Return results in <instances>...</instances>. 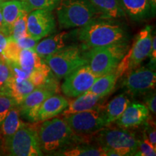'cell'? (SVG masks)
Segmentation results:
<instances>
[{
  "label": "cell",
  "instance_id": "obj_1",
  "mask_svg": "<svg viewBox=\"0 0 156 156\" xmlns=\"http://www.w3.org/2000/svg\"><path fill=\"white\" fill-rule=\"evenodd\" d=\"M77 38L83 50L127 42L124 25L112 19L98 17L77 30Z\"/></svg>",
  "mask_w": 156,
  "mask_h": 156
},
{
  "label": "cell",
  "instance_id": "obj_2",
  "mask_svg": "<svg viewBox=\"0 0 156 156\" xmlns=\"http://www.w3.org/2000/svg\"><path fill=\"white\" fill-rule=\"evenodd\" d=\"M41 122L37 127V132L43 153L54 155L75 144L87 142L83 136L73 132L64 118L55 116Z\"/></svg>",
  "mask_w": 156,
  "mask_h": 156
},
{
  "label": "cell",
  "instance_id": "obj_3",
  "mask_svg": "<svg viewBox=\"0 0 156 156\" xmlns=\"http://www.w3.org/2000/svg\"><path fill=\"white\" fill-rule=\"evenodd\" d=\"M130 48L126 43L83 50L87 65L98 77L114 73Z\"/></svg>",
  "mask_w": 156,
  "mask_h": 156
},
{
  "label": "cell",
  "instance_id": "obj_4",
  "mask_svg": "<svg viewBox=\"0 0 156 156\" xmlns=\"http://www.w3.org/2000/svg\"><path fill=\"white\" fill-rule=\"evenodd\" d=\"M56 15L60 28H81L101 15L90 0H59Z\"/></svg>",
  "mask_w": 156,
  "mask_h": 156
},
{
  "label": "cell",
  "instance_id": "obj_5",
  "mask_svg": "<svg viewBox=\"0 0 156 156\" xmlns=\"http://www.w3.org/2000/svg\"><path fill=\"white\" fill-rule=\"evenodd\" d=\"M6 153L12 156H41L37 127L25 124L12 136L3 141Z\"/></svg>",
  "mask_w": 156,
  "mask_h": 156
},
{
  "label": "cell",
  "instance_id": "obj_6",
  "mask_svg": "<svg viewBox=\"0 0 156 156\" xmlns=\"http://www.w3.org/2000/svg\"><path fill=\"white\" fill-rule=\"evenodd\" d=\"M43 59L59 80L63 79L80 66L87 64L83 49L77 45L65 46L57 52Z\"/></svg>",
  "mask_w": 156,
  "mask_h": 156
},
{
  "label": "cell",
  "instance_id": "obj_7",
  "mask_svg": "<svg viewBox=\"0 0 156 156\" xmlns=\"http://www.w3.org/2000/svg\"><path fill=\"white\" fill-rule=\"evenodd\" d=\"M74 132L80 136L94 135L107 126L104 107L102 105L85 111L64 116Z\"/></svg>",
  "mask_w": 156,
  "mask_h": 156
},
{
  "label": "cell",
  "instance_id": "obj_8",
  "mask_svg": "<svg viewBox=\"0 0 156 156\" xmlns=\"http://www.w3.org/2000/svg\"><path fill=\"white\" fill-rule=\"evenodd\" d=\"M94 135L97 145L106 151L117 148H130L136 151L140 139L134 132L122 127H108L106 126Z\"/></svg>",
  "mask_w": 156,
  "mask_h": 156
},
{
  "label": "cell",
  "instance_id": "obj_9",
  "mask_svg": "<svg viewBox=\"0 0 156 156\" xmlns=\"http://www.w3.org/2000/svg\"><path fill=\"white\" fill-rule=\"evenodd\" d=\"M97 78L87 64H85L64 77L61 90L67 97L76 98L88 90Z\"/></svg>",
  "mask_w": 156,
  "mask_h": 156
},
{
  "label": "cell",
  "instance_id": "obj_10",
  "mask_svg": "<svg viewBox=\"0 0 156 156\" xmlns=\"http://www.w3.org/2000/svg\"><path fill=\"white\" fill-rule=\"evenodd\" d=\"M122 86L132 95L145 94L155 89L156 73L147 67H136L128 72Z\"/></svg>",
  "mask_w": 156,
  "mask_h": 156
},
{
  "label": "cell",
  "instance_id": "obj_11",
  "mask_svg": "<svg viewBox=\"0 0 156 156\" xmlns=\"http://www.w3.org/2000/svg\"><path fill=\"white\" fill-rule=\"evenodd\" d=\"M56 30V20L52 11L35 9L27 17V32L33 38L39 41L49 36Z\"/></svg>",
  "mask_w": 156,
  "mask_h": 156
},
{
  "label": "cell",
  "instance_id": "obj_12",
  "mask_svg": "<svg viewBox=\"0 0 156 156\" xmlns=\"http://www.w3.org/2000/svg\"><path fill=\"white\" fill-rule=\"evenodd\" d=\"M152 28L147 25L136 35L134 44L129 49V69H135L149 56L152 46Z\"/></svg>",
  "mask_w": 156,
  "mask_h": 156
},
{
  "label": "cell",
  "instance_id": "obj_13",
  "mask_svg": "<svg viewBox=\"0 0 156 156\" xmlns=\"http://www.w3.org/2000/svg\"><path fill=\"white\" fill-rule=\"evenodd\" d=\"M54 94L55 93L46 87H36L18 106L20 116L31 123L38 122V111L42 103L48 97Z\"/></svg>",
  "mask_w": 156,
  "mask_h": 156
},
{
  "label": "cell",
  "instance_id": "obj_14",
  "mask_svg": "<svg viewBox=\"0 0 156 156\" xmlns=\"http://www.w3.org/2000/svg\"><path fill=\"white\" fill-rule=\"evenodd\" d=\"M150 116V111L145 104L130 103L116 124L119 127L132 129L145 124Z\"/></svg>",
  "mask_w": 156,
  "mask_h": 156
},
{
  "label": "cell",
  "instance_id": "obj_15",
  "mask_svg": "<svg viewBox=\"0 0 156 156\" xmlns=\"http://www.w3.org/2000/svg\"><path fill=\"white\" fill-rule=\"evenodd\" d=\"M69 101L63 95L54 94L44 101L38 111V121L44 122L45 120L54 118L67 108Z\"/></svg>",
  "mask_w": 156,
  "mask_h": 156
},
{
  "label": "cell",
  "instance_id": "obj_16",
  "mask_svg": "<svg viewBox=\"0 0 156 156\" xmlns=\"http://www.w3.org/2000/svg\"><path fill=\"white\" fill-rule=\"evenodd\" d=\"M103 98H101L87 90L76 97V99L74 101L69 102L67 108L62 113V116H67L70 114H77L94 108L102 105L101 103L103 101Z\"/></svg>",
  "mask_w": 156,
  "mask_h": 156
},
{
  "label": "cell",
  "instance_id": "obj_17",
  "mask_svg": "<svg viewBox=\"0 0 156 156\" xmlns=\"http://www.w3.org/2000/svg\"><path fill=\"white\" fill-rule=\"evenodd\" d=\"M67 36L68 34L66 31L52 35L38 43L35 48V51L42 59L52 55L66 46L64 41Z\"/></svg>",
  "mask_w": 156,
  "mask_h": 156
},
{
  "label": "cell",
  "instance_id": "obj_18",
  "mask_svg": "<svg viewBox=\"0 0 156 156\" xmlns=\"http://www.w3.org/2000/svg\"><path fill=\"white\" fill-rule=\"evenodd\" d=\"M119 2L124 12L133 20H142L152 13L149 0H119Z\"/></svg>",
  "mask_w": 156,
  "mask_h": 156
},
{
  "label": "cell",
  "instance_id": "obj_19",
  "mask_svg": "<svg viewBox=\"0 0 156 156\" xmlns=\"http://www.w3.org/2000/svg\"><path fill=\"white\" fill-rule=\"evenodd\" d=\"M0 11L5 28L10 36L13 23L25 11L22 2L21 0H2L0 1Z\"/></svg>",
  "mask_w": 156,
  "mask_h": 156
},
{
  "label": "cell",
  "instance_id": "obj_20",
  "mask_svg": "<svg viewBox=\"0 0 156 156\" xmlns=\"http://www.w3.org/2000/svg\"><path fill=\"white\" fill-rule=\"evenodd\" d=\"M36 87L28 79L19 80L12 75L7 83L5 90L2 93L9 94L14 99L17 106H19L25 98Z\"/></svg>",
  "mask_w": 156,
  "mask_h": 156
},
{
  "label": "cell",
  "instance_id": "obj_21",
  "mask_svg": "<svg viewBox=\"0 0 156 156\" xmlns=\"http://www.w3.org/2000/svg\"><path fill=\"white\" fill-rule=\"evenodd\" d=\"M25 124L20 119L18 106H14L11 108L0 125V137H2L3 141L8 139Z\"/></svg>",
  "mask_w": 156,
  "mask_h": 156
},
{
  "label": "cell",
  "instance_id": "obj_22",
  "mask_svg": "<svg viewBox=\"0 0 156 156\" xmlns=\"http://www.w3.org/2000/svg\"><path fill=\"white\" fill-rule=\"evenodd\" d=\"M54 155L61 156H106L99 145H90L87 142L75 144L56 153Z\"/></svg>",
  "mask_w": 156,
  "mask_h": 156
},
{
  "label": "cell",
  "instance_id": "obj_23",
  "mask_svg": "<svg viewBox=\"0 0 156 156\" xmlns=\"http://www.w3.org/2000/svg\"><path fill=\"white\" fill-rule=\"evenodd\" d=\"M130 103L129 98L124 93L114 97L104 107L107 126L119 119Z\"/></svg>",
  "mask_w": 156,
  "mask_h": 156
},
{
  "label": "cell",
  "instance_id": "obj_24",
  "mask_svg": "<svg viewBox=\"0 0 156 156\" xmlns=\"http://www.w3.org/2000/svg\"><path fill=\"white\" fill-rule=\"evenodd\" d=\"M90 2L103 18L118 19L125 15L119 0H90Z\"/></svg>",
  "mask_w": 156,
  "mask_h": 156
},
{
  "label": "cell",
  "instance_id": "obj_25",
  "mask_svg": "<svg viewBox=\"0 0 156 156\" xmlns=\"http://www.w3.org/2000/svg\"><path fill=\"white\" fill-rule=\"evenodd\" d=\"M118 79V75L115 72L101 76L95 80L88 91L101 98H105L114 90Z\"/></svg>",
  "mask_w": 156,
  "mask_h": 156
},
{
  "label": "cell",
  "instance_id": "obj_26",
  "mask_svg": "<svg viewBox=\"0 0 156 156\" xmlns=\"http://www.w3.org/2000/svg\"><path fill=\"white\" fill-rule=\"evenodd\" d=\"M43 59L36 54L34 50L21 49L19 54L17 64L25 73L30 74L35 69L41 67Z\"/></svg>",
  "mask_w": 156,
  "mask_h": 156
},
{
  "label": "cell",
  "instance_id": "obj_27",
  "mask_svg": "<svg viewBox=\"0 0 156 156\" xmlns=\"http://www.w3.org/2000/svg\"><path fill=\"white\" fill-rule=\"evenodd\" d=\"M54 74L48 64L44 61L41 67L35 69L30 74L28 80L36 87H43Z\"/></svg>",
  "mask_w": 156,
  "mask_h": 156
},
{
  "label": "cell",
  "instance_id": "obj_28",
  "mask_svg": "<svg viewBox=\"0 0 156 156\" xmlns=\"http://www.w3.org/2000/svg\"><path fill=\"white\" fill-rule=\"evenodd\" d=\"M25 10L29 13L35 9H47L52 11L59 0H21Z\"/></svg>",
  "mask_w": 156,
  "mask_h": 156
},
{
  "label": "cell",
  "instance_id": "obj_29",
  "mask_svg": "<svg viewBox=\"0 0 156 156\" xmlns=\"http://www.w3.org/2000/svg\"><path fill=\"white\" fill-rule=\"evenodd\" d=\"M20 51L21 48H20L17 41L9 36L2 56L8 63L17 64Z\"/></svg>",
  "mask_w": 156,
  "mask_h": 156
},
{
  "label": "cell",
  "instance_id": "obj_30",
  "mask_svg": "<svg viewBox=\"0 0 156 156\" xmlns=\"http://www.w3.org/2000/svg\"><path fill=\"white\" fill-rule=\"evenodd\" d=\"M28 15V13L26 11L23 12L22 15L15 20L12 26L10 36L15 41H17L18 39L28 35V32H27Z\"/></svg>",
  "mask_w": 156,
  "mask_h": 156
},
{
  "label": "cell",
  "instance_id": "obj_31",
  "mask_svg": "<svg viewBox=\"0 0 156 156\" xmlns=\"http://www.w3.org/2000/svg\"><path fill=\"white\" fill-rule=\"evenodd\" d=\"M17 106L14 99L5 93H0V125L11 108Z\"/></svg>",
  "mask_w": 156,
  "mask_h": 156
},
{
  "label": "cell",
  "instance_id": "obj_32",
  "mask_svg": "<svg viewBox=\"0 0 156 156\" xmlns=\"http://www.w3.org/2000/svg\"><path fill=\"white\" fill-rule=\"evenodd\" d=\"M143 137L140 140L138 144L137 150L134 155L136 156H155L156 155V147L153 146L150 142L145 131L142 133Z\"/></svg>",
  "mask_w": 156,
  "mask_h": 156
},
{
  "label": "cell",
  "instance_id": "obj_33",
  "mask_svg": "<svg viewBox=\"0 0 156 156\" xmlns=\"http://www.w3.org/2000/svg\"><path fill=\"white\" fill-rule=\"evenodd\" d=\"M12 76V70L8 62L3 57L0 61V93L4 92L7 87L9 78Z\"/></svg>",
  "mask_w": 156,
  "mask_h": 156
},
{
  "label": "cell",
  "instance_id": "obj_34",
  "mask_svg": "<svg viewBox=\"0 0 156 156\" xmlns=\"http://www.w3.org/2000/svg\"><path fill=\"white\" fill-rule=\"evenodd\" d=\"M145 131L148 140L153 146L156 147V130H155V123L154 122L153 118L151 115L147 118L145 122Z\"/></svg>",
  "mask_w": 156,
  "mask_h": 156
},
{
  "label": "cell",
  "instance_id": "obj_35",
  "mask_svg": "<svg viewBox=\"0 0 156 156\" xmlns=\"http://www.w3.org/2000/svg\"><path fill=\"white\" fill-rule=\"evenodd\" d=\"M17 42L21 49H30L35 51V48H36L38 41L33 38L28 34L27 36L18 39Z\"/></svg>",
  "mask_w": 156,
  "mask_h": 156
},
{
  "label": "cell",
  "instance_id": "obj_36",
  "mask_svg": "<svg viewBox=\"0 0 156 156\" xmlns=\"http://www.w3.org/2000/svg\"><path fill=\"white\" fill-rule=\"evenodd\" d=\"M145 105L148 108V110L151 111L152 113L155 114L156 112V95L155 91L151 90L147 93V95L144 99Z\"/></svg>",
  "mask_w": 156,
  "mask_h": 156
},
{
  "label": "cell",
  "instance_id": "obj_37",
  "mask_svg": "<svg viewBox=\"0 0 156 156\" xmlns=\"http://www.w3.org/2000/svg\"><path fill=\"white\" fill-rule=\"evenodd\" d=\"M148 57L150 58V61H151L150 63H151L152 66H153L154 68H155V63H156V37L155 36H153L151 51H150Z\"/></svg>",
  "mask_w": 156,
  "mask_h": 156
},
{
  "label": "cell",
  "instance_id": "obj_38",
  "mask_svg": "<svg viewBox=\"0 0 156 156\" xmlns=\"http://www.w3.org/2000/svg\"><path fill=\"white\" fill-rule=\"evenodd\" d=\"M8 36L6 35L3 31L0 30V54H2L3 51L5 49L6 44H7Z\"/></svg>",
  "mask_w": 156,
  "mask_h": 156
},
{
  "label": "cell",
  "instance_id": "obj_39",
  "mask_svg": "<svg viewBox=\"0 0 156 156\" xmlns=\"http://www.w3.org/2000/svg\"><path fill=\"white\" fill-rule=\"evenodd\" d=\"M0 26L2 27V28H3V30H5V34L7 35L8 36H9V33L7 32V29L5 28V23H4V20H3V17H2V13H1V11H0Z\"/></svg>",
  "mask_w": 156,
  "mask_h": 156
},
{
  "label": "cell",
  "instance_id": "obj_40",
  "mask_svg": "<svg viewBox=\"0 0 156 156\" xmlns=\"http://www.w3.org/2000/svg\"><path fill=\"white\" fill-rule=\"evenodd\" d=\"M149 2L151 6L152 13H153V14H155L156 9V0H149Z\"/></svg>",
  "mask_w": 156,
  "mask_h": 156
},
{
  "label": "cell",
  "instance_id": "obj_41",
  "mask_svg": "<svg viewBox=\"0 0 156 156\" xmlns=\"http://www.w3.org/2000/svg\"><path fill=\"white\" fill-rule=\"evenodd\" d=\"M0 30H2V31H3V32H4V33H5V30H3V28H2V27H1V26H0ZM6 35H7V34H6Z\"/></svg>",
  "mask_w": 156,
  "mask_h": 156
},
{
  "label": "cell",
  "instance_id": "obj_42",
  "mask_svg": "<svg viewBox=\"0 0 156 156\" xmlns=\"http://www.w3.org/2000/svg\"><path fill=\"white\" fill-rule=\"evenodd\" d=\"M2 58V55H1V54H0V61H1Z\"/></svg>",
  "mask_w": 156,
  "mask_h": 156
},
{
  "label": "cell",
  "instance_id": "obj_43",
  "mask_svg": "<svg viewBox=\"0 0 156 156\" xmlns=\"http://www.w3.org/2000/svg\"><path fill=\"white\" fill-rule=\"evenodd\" d=\"M0 148H1V145H0Z\"/></svg>",
  "mask_w": 156,
  "mask_h": 156
},
{
  "label": "cell",
  "instance_id": "obj_44",
  "mask_svg": "<svg viewBox=\"0 0 156 156\" xmlns=\"http://www.w3.org/2000/svg\"><path fill=\"white\" fill-rule=\"evenodd\" d=\"M0 1H2V0H0Z\"/></svg>",
  "mask_w": 156,
  "mask_h": 156
}]
</instances>
